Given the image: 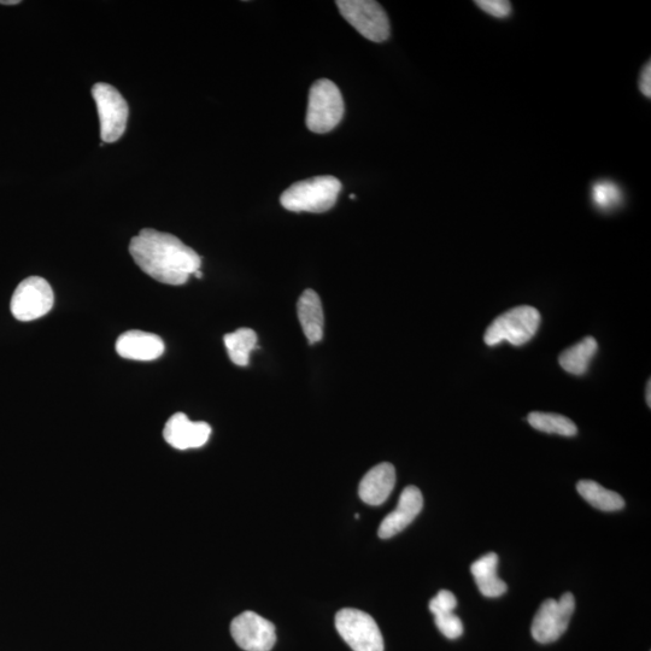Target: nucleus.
Segmentation results:
<instances>
[{"label": "nucleus", "instance_id": "23", "mask_svg": "<svg viewBox=\"0 0 651 651\" xmlns=\"http://www.w3.org/2000/svg\"><path fill=\"white\" fill-rule=\"evenodd\" d=\"M475 4L496 19H506L512 14V4L507 0H478Z\"/></svg>", "mask_w": 651, "mask_h": 651}, {"label": "nucleus", "instance_id": "17", "mask_svg": "<svg viewBox=\"0 0 651 651\" xmlns=\"http://www.w3.org/2000/svg\"><path fill=\"white\" fill-rule=\"evenodd\" d=\"M577 490L586 502L602 512H618L625 507L624 498L618 492L603 488L594 480H580Z\"/></svg>", "mask_w": 651, "mask_h": 651}, {"label": "nucleus", "instance_id": "7", "mask_svg": "<svg viewBox=\"0 0 651 651\" xmlns=\"http://www.w3.org/2000/svg\"><path fill=\"white\" fill-rule=\"evenodd\" d=\"M99 120L101 137L104 143H115L126 132L129 109L126 99L114 86L99 82L92 89Z\"/></svg>", "mask_w": 651, "mask_h": 651}, {"label": "nucleus", "instance_id": "22", "mask_svg": "<svg viewBox=\"0 0 651 651\" xmlns=\"http://www.w3.org/2000/svg\"><path fill=\"white\" fill-rule=\"evenodd\" d=\"M434 621L438 630L448 639H457L463 635V624L454 612H441L434 614Z\"/></svg>", "mask_w": 651, "mask_h": 651}, {"label": "nucleus", "instance_id": "26", "mask_svg": "<svg viewBox=\"0 0 651 651\" xmlns=\"http://www.w3.org/2000/svg\"><path fill=\"white\" fill-rule=\"evenodd\" d=\"M650 392H651V381L649 380L648 385H647V403H648L649 407L651 406V394H650Z\"/></svg>", "mask_w": 651, "mask_h": 651}, {"label": "nucleus", "instance_id": "25", "mask_svg": "<svg viewBox=\"0 0 651 651\" xmlns=\"http://www.w3.org/2000/svg\"><path fill=\"white\" fill-rule=\"evenodd\" d=\"M639 89H641L643 95L645 97L650 98L651 97V64L648 62V64H645L642 74H641V79H639Z\"/></svg>", "mask_w": 651, "mask_h": 651}, {"label": "nucleus", "instance_id": "11", "mask_svg": "<svg viewBox=\"0 0 651 651\" xmlns=\"http://www.w3.org/2000/svg\"><path fill=\"white\" fill-rule=\"evenodd\" d=\"M210 434L207 422H193L183 413L173 415L163 430L164 441L178 450L202 448L208 443Z\"/></svg>", "mask_w": 651, "mask_h": 651}, {"label": "nucleus", "instance_id": "20", "mask_svg": "<svg viewBox=\"0 0 651 651\" xmlns=\"http://www.w3.org/2000/svg\"><path fill=\"white\" fill-rule=\"evenodd\" d=\"M527 420L533 428L544 433L559 434L563 437H573L578 433L576 424L559 414L533 412Z\"/></svg>", "mask_w": 651, "mask_h": 651}, {"label": "nucleus", "instance_id": "5", "mask_svg": "<svg viewBox=\"0 0 651 651\" xmlns=\"http://www.w3.org/2000/svg\"><path fill=\"white\" fill-rule=\"evenodd\" d=\"M340 14L362 37L384 43L390 37V20L385 10L373 0H338Z\"/></svg>", "mask_w": 651, "mask_h": 651}, {"label": "nucleus", "instance_id": "14", "mask_svg": "<svg viewBox=\"0 0 651 651\" xmlns=\"http://www.w3.org/2000/svg\"><path fill=\"white\" fill-rule=\"evenodd\" d=\"M396 485V469L389 462L380 463L369 471L361 480L359 495L369 506H380Z\"/></svg>", "mask_w": 651, "mask_h": 651}, {"label": "nucleus", "instance_id": "1", "mask_svg": "<svg viewBox=\"0 0 651 651\" xmlns=\"http://www.w3.org/2000/svg\"><path fill=\"white\" fill-rule=\"evenodd\" d=\"M138 267L162 284L179 286L199 271L202 258L173 234L145 228L129 244Z\"/></svg>", "mask_w": 651, "mask_h": 651}, {"label": "nucleus", "instance_id": "21", "mask_svg": "<svg viewBox=\"0 0 651 651\" xmlns=\"http://www.w3.org/2000/svg\"><path fill=\"white\" fill-rule=\"evenodd\" d=\"M592 201L598 209L609 211L619 207L623 201V195H621L619 186L613 181H597L592 187Z\"/></svg>", "mask_w": 651, "mask_h": 651}, {"label": "nucleus", "instance_id": "27", "mask_svg": "<svg viewBox=\"0 0 651 651\" xmlns=\"http://www.w3.org/2000/svg\"><path fill=\"white\" fill-rule=\"evenodd\" d=\"M20 3H21L20 0H2V2H0V4L3 5H16Z\"/></svg>", "mask_w": 651, "mask_h": 651}, {"label": "nucleus", "instance_id": "3", "mask_svg": "<svg viewBox=\"0 0 651 651\" xmlns=\"http://www.w3.org/2000/svg\"><path fill=\"white\" fill-rule=\"evenodd\" d=\"M344 101L338 86L331 80L315 81L309 92L306 123L309 131L325 134L333 131L344 116Z\"/></svg>", "mask_w": 651, "mask_h": 651}, {"label": "nucleus", "instance_id": "9", "mask_svg": "<svg viewBox=\"0 0 651 651\" xmlns=\"http://www.w3.org/2000/svg\"><path fill=\"white\" fill-rule=\"evenodd\" d=\"M54 302V291L48 281L31 277L17 286L11 299V313L19 321L37 320L50 312Z\"/></svg>", "mask_w": 651, "mask_h": 651}, {"label": "nucleus", "instance_id": "28", "mask_svg": "<svg viewBox=\"0 0 651 651\" xmlns=\"http://www.w3.org/2000/svg\"><path fill=\"white\" fill-rule=\"evenodd\" d=\"M195 275H196V278H202V275H203V274H202V272L197 271V272L195 273Z\"/></svg>", "mask_w": 651, "mask_h": 651}, {"label": "nucleus", "instance_id": "8", "mask_svg": "<svg viewBox=\"0 0 651 651\" xmlns=\"http://www.w3.org/2000/svg\"><path fill=\"white\" fill-rule=\"evenodd\" d=\"M576 608V600L571 592L562 595L559 601L549 598L539 607L532 621L531 633L541 644L554 643L560 639L570 626Z\"/></svg>", "mask_w": 651, "mask_h": 651}, {"label": "nucleus", "instance_id": "13", "mask_svg": "<svg viewBox=\"0 0 651 651\" xmlns=\"http://www.w3.org/2000/svg\"><path fill=\"white\" fill-rule=\"evenodd\" d=\"M116 353L127 360L155 361L163 355L164 343L154 333L128 331L117 339Z\"/></svg>", "mask_w": 651, "mask_h": 651}, {"label": "nucleus", "instance_id": "2", "mask_svg": "<svg viewBox=\"0 0 651 651\" xmlns=\"http://www.w3.org/2000/svg\"><path fill=\"white\" fill-rule=\"evenodd\" d=\"M342 183L334 177H315L293 184L281 195V205L293 213H326L337 203Z\"/></svg>", "mask_w": 651, "mask_h": 651}, {"label": "nucleus", "instance_id": "19", "mask_svg": "<svg viewBox=\"0 0 651 651\" xmlns=\"http://www.w3.org/2000/svg\"><path fill=\"white\" fill-rule=\"evenodd\" d=\"M225 345L234 365L246 367L252 350L256 349L257 334L250 328H239L236 332L226 334Z\"/></svg>", "mask_w": 651, "mask_h": 651}, {"label": "nucleus", "instance_id": "18", "mask_svg": "<svg viewBox=\"0 0 651 651\" xmlns=\"http://www.w3.org/2000/svg\"><path fill=\"white\" fill-rule=\"evenodd\" d=\"M598 350L595 338L586 337L582 342L563 351L560 355V365L566 372L574 375H583L588 372L590 363Z\"/></svg>", "mask_w": 651, "mask_h": 651}, {"label": "nucleus", "instance_id": "12", "mask_svg": "<svg viewBox=\"0 0 651 651\" xmlns=\"http://www.w3.org/2000/svg\"><path fill=\"white\" fill-rule=\"evenodd\" d=\"M424 507V497L416 486L404 489L394 512L381 521L378 535L381 539H389L406 530L413 523Z\"/></svg>", "mask_w": 651, "mask_h": 651}, {"label": "nucleus", "instance_id": "16", "mask_svg": "<svg viewBox=\"0 0 651 651\" xmlns=\"http://www.w3.org/2000/svg\"><path fill=\"white\" fill-rule=\"evenodd\" d=\"M498 556L495 553L480 557L471 566L479 591L485 597L496 598L506 594L508 586L498 577Z\"/></svg>", "mask_w": 651, "mask_h": 651}, {"label": "nucleus", "instance_id": "24", "mask_svg": "<svg viewBox=\"0 0 651 651\" xmlns=\"http://www.w3.org/2000/svg\"><path fill=\"white\" fill-rule=\"evenodd\" d=\"M456 607V597L453 592L448 590L439 591L438 595L433 597L430 602V611L433 615L441 612H454Z\"/></svg>", "mask_w": 651, "mask_h": 651}, {"label": "nucleus", "instance_id": "15", "mask_svg": "<svg viewBox=\"0 0 651 651\" xmlns=\"http://www.w3.org/2000/svg\"><path fill=\"white\" fill-rule=\"evenodd\" d=\"M297 313L304 336L309 340V343H319L324 338L325 318L318 293L310 289L304 291L298 299Z\"/></svg>", "mask_w": 651, "mask_h": 651}, {"label": "nucleus", "instance_id": "4", "mask_svg": "<svg viewBox=\"0 0 651 651\" xmlns=\"http://www.w3.org/2000/svg\"><path fill=\"white\" fill-rule=\"evenodd\" d=\"M541 325V314L536 308L520 306L510 309L492 322L485 332V343L496 346L502 342L520 346L535 337Z\"/></svg>", "mask_w": 651, "mask_h": 651}, {"label": "nucleus", "instance_id": "6", "mask_svg": "<svg viewBox=\"0 0 651 651\" xmlns=\"http://www.w3.org/2000/svg\"><path fill=\"white\" fill-rule=\"evenodd\" d=\"M336 629L354 651H384V638L371 615L345 608L336 615Z\"/></svg>", "mask_w": 651, "mask_h": 651}, {"label": "nucleus", "instance_id": "10", "mask_svg": "<svg viewBox=\"0 0 651 651\" xmlns=\"http://www.w3.org/2000/svg\"><path fill=\"white\" fill-rule=\"evenodd\" d=\"M231 633L234 642L245 651H271L277 642L273 623L254 612H244L234 618Z\"/></svg>", "mask_w": 651, "mask_h": 651}]
</instances>
